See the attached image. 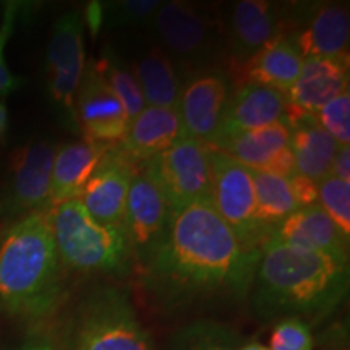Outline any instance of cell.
Instances as JSON below:
<instances>
[{
  "label": "cell",
  "instance_id": "obj_16",
  "mask_svg": "<svg viewBox=\"0 0 350 350\" xmlns=\"http://www.w3.org/2000/svg\"><path fill=\"white\" fill-rule=\"evenodd\" d=\"M75 124L83 139L99 144L119 143L129 130L130 120L124 106L93 62L85 68L77 91Z\"/></svg>",
  "mask_w": 350,
  "mask_h": 350
},
{
  "label": "cell",
  "instance_id": "obj_32",
  "mask_svg": "<svg viewBox=\"0 0 350 350\" xmlns=\"http://www.w3.org/2000/svg\"><path fill=\"white\" fill-rule=\"evenodd\" d=\"M20 10L21 3L10 0V2L3 5L2 20H0V98H5V96L15 93L21 86V83H23L21 78L15 77L10 72L5 59V47L8 41H10L13 31H15Z\"/></svg>",
  "mask_w": 350,
  "mask_h": 350
},
{
  "label": "cell",
  "instance_id": "obj_3",
  "mask_svg": "<svg viewBox=\"0 0 350 350\" xmlns=\"http://www.w3.org/2000/svg\"><path fill=\"white\" fill-rule=\"evenodd\" d=\"M49 209L21 217L3 229L0 312L10 317L46 318L64 295V266L52 235Z\"/></svg>",
  "mask_w": 350,
  "mask_h": 350
},
{
  "label": "cell",
  "instance_id": "obj_27",
  "mask_svg": "<svg viewBox=\"0 0 350 350\" xmlns=\"http://www.w3.org/2000/svg\"><path fill=\"white\" fill-rule=\"evenodd\" d=\"M93 64L99 75L112 90V93L122 103L129 120H133L146 107V103L143 99L137 78L131 73V68L126 67L120 55L109 44L103 49L99 59L94 60Z\"/></svg>",
  "mask_w": 350,
  "mask_h": 350
},
{
  "label": "cell",
  "instance_id": "obj_14",
  "mask_svg": "<svg viewBox=\"0 0 350 350\" xmlns=\"http://www.w3.org/2000/svg\"><path fill=\"white\" fill-rule=\"evenodd\" d=\"M222 34L230 73L239 75L245 64L271 39L281 34V7L266 0H240L222 18Z\"/></svg>",
  "mask_w": 350,
  "mask_h": 350
},
{
  "label": "cell",
  "instance_id": "obj_36",
  "mask_svg": "<svg viewBox=\"0 0 350 350\" xmlns=\"http://www.w3.org/2000/svg\"><path fill=\"white\" fill-rule=\"evenodd\" d=\"M88 28H90L91 36L96 38L100 29H103V2H90L85 10V20H83Z\"/></svg>",
  "mask_w": 350,
  "mask_h": 350
},
{
  "label": "cell",
  "instance_id": "obj_40",
  "mask_svg": "<svg viewBox=\"0 0 350 350\" xmlns=\"http://www.w3.org/2000/svg\"><path fill=\"white\" fill-rule=\"evenodd\" d=\"M2 234H3V229H2V224H0V239H2Z\"/></svg>",
  "mask_w": 350,
  "mask_h": 350
},
{
  "label": "cell",
  "instance_id": "obj_26",
  "mask_svg": "<svg viewBox=\"0 0 350 350\" xmlns=\"http://www.w3.org/2000/svg\"><path fill=\"white\" fill-rule=\"evenodd\" d=\"M255 182L256 196V219L266 234L273 232L282 224L286 219L294 214L297 206L288 178L274 175L262 170H252Z\"/></svg>",
  "mask_w": 350,
  "mask_h": 350
},
{
  "label": "cell",
  "instance_id": "obj_11",
  "mask_svg": "<svg viewBox=\"0 0 350 350\" xmlns=\"http://www.w3.org/2000/svg\"><path fill=\"white\" fill-rule=\"evenodd\" d=\"M83 36L81 15L70 10L57 20L47 47V93L75 130V98L86 68Z\"/></svg>",
  "mask_w": 350,
  "mask_h": 350
},
{
  "label": "cell",
  "instance_id": "obj_2",
  "mask_svg": "<svg viewBox=\"0 0 350 350\" xmlns=\"http://www.w3.org/2000/svg\"><path fill=\"white\" fill-rule=\"evenodd\" d=\"M349 274V260L269 239L261 250L247 300L261 323L323 319L347 299Z\"/></svg>",
  "mask_w": 350,
  "mask_h": 350
},
{
  "label": "cell",
  "instance_id": "obj_22",
  "mask_svg": "<svg viewBox=\"0 0 350 350\" xmlns=\"http://www.w3.org/2000/svg\"><path fill=\"white\" fill-rule=\"evenodd\" d=\"M107 148L109 144L80 139L64 144L55 151L51 175V208L62 201L78 198Z\"/></svg>",
  "mask_w": 350,
  "mask_h": 350
},
{
  "label": "cell",
  "instance_id": "obj_24",
  "mask_svg": "<svg viewBox=\"0 0 350 350\" xmlns=\"http://www.w3.org/2000/svg\"><path fill=\"white\" fill-rule=\"evenodd\" d=\"M131 73L148 106L177 109L183 81L174 59L163 47H152L135 60Z\"/></svg>",
  "mask_w": 350,
  "mask_h": 350
},
{
  "label": "cell",
  "instance_id": "obj_23",
  "mask_svg": "<svg viewBox=\"0 0 350 350\" xmlns=\"http://www.w3.org/2000/svg\"><path fill=\"white\" fill-rule=\"evenodd\" d=\"M304 57L282 34L266 44L245 64L239 78L242 83L268 86L286 96L300 75Z\"/></svg>",
  "mask_w": 350,
  "mask_h": 350
},
{
  "label": "cell",
  "instance_id": "obj_13",
  "mask_svg": "<svg viewBox=\"0 0 350 350\" xmlns=\"http://www.w3.org/2000/svg\"><path fill=\"white\" fill-rule=\"evenodd\" d=\"M167 200L143 170L131 178L126 196L124 229L138 271L151 260L167 234L170 221Z\"/></svg>",
  "mask_w": 350,
  "mask_h": 350
},
{
  "label": "cell",
  "instance_id": "obj_34",
  "mask_svg": "<svg viewBox=\"0 0 350 350\" xmlns=\"http://www.w3.org/2000/svg\"><path fill=\"white\" fill-rule=\"evenodd\" d=\"M292 188V195H294V200L297 206L300 208H308L313 206V204H318V187L317 182L310 180L308 177H304V175L295 174L288 178Z\"/></svg>",
  "mask_w": 350,
  "mask_h": 350
},
{
  "label": "cell",
  "instance_id": "obj_9",
  "mask_svg": "<svg viewBox=\"0 0 350 350\" xmlns=\"http://www.w3.org/2000/svg\"><path fill=\"white\" fill-rule=\"evenodd\" d=\"M139 167L159 188L172 211L196 201L211 203L208 146L200 142L183 137Z\"/></svg>",
  "mask_w": 350,
  "mask_h": 350
},
{
  "label": "cell",
  "instance_id": "obj_37",
  "mask_svg": "<svg viewBox=\"0 0 350 350\" xmlns=\"http://www.w3.org/2000/svg\"><path fill=\"white\" fill-rule=\"evenodd\" d=\"M20 350H60L59 345L51 336L47 334H33L25 340Z\"/></svg>",
  "mask_w": 350,
  "mask_h": 350
},
{
  "label": "cell",
  "instance_id": "obj_17",
  "mask_svg": "<svg viewBox=\"0 0 350 350\" xmlns=\"http://www.w3.org/2000/svg\"><path fill=\"white\" fill-rule=\"evenodd\" d=\"M286 111L287 99L282 93L255 83H240L227 104L224 122L216 142L261 126L284 124Z\"/></svg>",
  "mask_w": 350,
  "mask_h": 350
},
{
  "label": "cell",
  "instance_id": "obj_1",
  "mask_svg": "<svg viewBox=\"0 0 350 350\" xmlns=\"http://www.w3.org/2000/svg\"><path fill=\"white\" fill-rule=\"evenodd\" d=\"M260 258L261 250L240 242L211 203L196 201L170 213L167 234L139 281L161 313L245 301Z\"/></svg>",
  "mask_w": 350,
  "mask_h": 350
},
{
  "label": "cell",
  "instance_id": "obj_20",
  "mask_svg": "<svg viewBox=\"0 0 350 350\" xmlns=\"http://www.w3.org/2000/svg\"><path fill=\"white\" fill-rule=\"evenodd\" d=\"M292 247L349 260V237L319 204L297 209L271 235Z\"/></svg>",
  "mask_w": 350,
  "mask_h": 350
},
{
  "label": "cell",
  "instance_id": "obj_31",
  "mask_svg": "<svg viewBox=\"0 0 350 350\" xmlns=\"http://www.w3.org/2000/svg\"><path fill=\"white\" fill-rule=\"evenodd\" d=\"M319 126L334 139L339 146L350 143V94L349 91L339 94L317 112Z\"/></svg>",
  "mask_w": 350,
  "mask_h": 350
},
{
  "label": "cell",
  "instance_id": "obj_19",
  "mask_svg": "<svg viewBox=\"0 0 350 350\" xmlns=\"http://www.w3.org/2000/svg\"><path fill=\"white\" fill-rule=\"evenodd\" d=\"M284 124L291 130L288 148L294 156L295 172L317 183L326 178L339 144L319 126L317 117L297 111L288 103Z\"/></svg>",
  "mask_w": 350,
  "mask_h": 350
},
{
  "label": "cell",
  "instance_id": "obj_35",
  "mask_svg": "<svg viewBox=\"0 0 350 350\" xmlns=\"http://www.w3.org/2000/svg\"><path fill=\"white\" fill-rule=\"evenodd\" d=\"M332 177L350 182V146H339L331 165Z\"/></svg>",
  "mask_w": 350,
  "mask_h": 350
},
{
  "label": "cell",
  "instance_id": "obj_30",
  "mask_svg": "<svg viewBox=\"0 0 350 350\" xmlns=\"http://www.w3.org/2000/svg\"><path fill=\"white\" fill-rule=\"evenodd\" d=\"M159 3L161 2H157V0L103 2V26H106V28L148 26Z\"/></svg>",
  "mask_w": 350,
  "mask_h": 350
},
{
  "label": "cell",
  "instance_id": "obj_4",
  "mask_svg": "<svg viewBox=\"0 0 350 350\" xmlns=\"http://www.w3.org/2000/svg\"><path fill=\"white\" fill-rule=\"evenodd\" d=\"M51 229L62 266L77 273L126 278L135 266L124 226L96 221L77 198L49 209Z\"/></svg>",
  "mask_w": 350,
  "mask_h": 350
},
{
  "label": "cell",
  "instance_id": "obj_28",
  "mask_svg": "<svg viewBox=\"0 0 350 350\" xmlns=\"http://www.w3.org/2000/svg\"><path fill=\"white\" fill-rule=\"evenodd\" d=\"M237 332L224 323L200 319L182 326L172 336L169 350H239Z\"/></svg>",
  "mask_w": 350,
  "mask_h": 350
},
{
  "label": "cell",
  "instance_id": "obj_12",
  "mask_svg": "<svg viewBox=\"0 0 350 350\" xmlns=\"http://www.w3.org/2000/svg\"><path fill=\"white\" fill-rule=\"evenodd\" d=\"M230 96L229 73L224 70L208 67L190 72L177 106L183 137L211 146L224 122Z\"/></svg>",
  "mask_w": 350,
  "mask_h": 350
},
{
  "label": "cell",
  "instance_id": "obj_18",
  "mask_svg": "<svg viewBox=\"0 0 350 350\" xmlns=\"http://www.w3.org/2000/svg\"><path fill=\"white\" fill-rule=\"evenodd\" d=\"M349 91V62L329 57H306L286 99L297 111L317 116L329 100Z\"/></svg>",
  "mask_w": 350,
  "mask_h": 350
},
{
  "label": "cell",
  "instance_id": "obj_29",
  "mask_svg": "<svg viewBox=\"0 0 350 350\" xmlns=\"http://www.w3.org/2000/svg\"><path fill=\"white\" fill-rule=\"evenodd\" d=\"M318 204L344 235H350V183L327 175L317 183Z\"/></svg>",
  "mask_w": 350,
  "mask_h": 350
},
{
  "label": "cell",
  "instance_id": "obj_5",
  "mask_svg": "<svg viewBox=\"0 0 350 350\" xmlns=\"http://www.w3.org/2000/svg\"><path fill=\"white\" fill-rule=\"evenodd\" d=\"M70 350H154L124 288L94 287L68 327Z\"/></svg>",
  "mask_w": 350,
  "mask_h": 350
},
{
  "label": "cell",
  "instance_id": "obj_8",
  "mask_svg": "<svg viewBox=\"0 0 350 350\" xmlns=\"http://www.w3.org/2000/svg\"><path fill=\"white\" fill-rule=\"evenodd\" d=\"M281 7V34L300 55L349 62V3L300 2Z\"/></svg>",
  "mask_w": 350,
  "mask_h": 350
},
{
  "label": "cell",
  "instance_id": "obj_25",
  "mask_svg": "<svg viewBox=\"0 0 350 350\" xmlns=\"http://www.w3.org/2000/svg\"><path fill=\"white\" fill-rule=\"evenodd\" d=\"M291 130L286 124H273L221 138L209 148L224 152L252 170H262L279 151L286 150Z\"/></svg>",
  "mask_w": 350,
  "mask_h": 350
},
{
  "label": "cell",
  "instance_id": "obj_21",
  "mask_svg": "<svg viewBox=\"0 0 350 350\" xmlns=\"http://www.w3.org/2000/svg\"><path fill=\"white\" fill-rule=\"evenodd\" d=\"M183 138V126L177 109L146 106L130 122L119 146L130 161L142 165L169 150Z\"/></svg>",
  "mask_w": 350,
  "mask_h": 350
},
{
  "label": "cell",
  "instance_id": "obj_38",
  "mask_svg": "<svg viewBox=\"0 0 350 350\" xmlns=\"http://www.w3.org/2000/svg\"><path fill=\"white\" fill-rule=\"evenodd\" d=\"M7 130H8V109H7V104L0 99V142L5 138Z\"/></svg>",
  "mask_w": 350,
  "mask_h": 350
},
{
  "label": "cell",
  "instance_id": "obj_39",
  "mask_svg": "<svg viewBox=\"0 0 350 350\" xmlns=\"http://www.w3.org/2000/svg\"><path fill=\"white\" fill-rule=\"evenodd\" d=\"M239 350H269L268 345H262L258 340H252V342H247L243 345H240Z\"/></svg>",
  "mask_w": 350,
  "mask_h": 350
},
{
  "label": "cell",
  "instance_id": "obj_10",
  "mask_svg": "<svg viewBox=\"0 0 350 350\" xmlns=\"http://www.w3.org/2000/svg\"><path fill=\"white\" fill-rule=\"evenodd\" d=\"M55 146L33 142L16 148L8 159L5 185L0 195V224L18 221L51 208V175Z\"/></svg>",
  "mask_w": 350,
  "mask_h": 350
},
{
  "label": "cell",
  "instance_id": "obj_15",
  "mask_svg": "<svg viewBox=\"0 0 350 350\" xmlns=\"http://www.w3.org/2000/svg\"><path fill=\"white\" fill-rule=\"evenodd\" d=\"M138 167L126 157L119 143L109 144L77 200L96 221L109 226H124L126 196Z\"/></svg>",
  "mask_w": 350,
  "mask_h": 350
},
{
  "label": "cell",
  "instance_id": "obj_6",
  "mask_svg": "<svg viewBox=\"0 0 350 350\" xmlns=\"http://www.w3.org/2000/svg\"><path fill=\"white\" fill-rule=\"evenodd\" d=\"M148 26L163 49L191 72L214 67V57L224 44L221 16L182 0L161 2Z\"/></svg>",
  "mask_w": 350,
  "mask_h": 350
},
{
  "label": "cell",
  "instance_id": "obj_33",
  "mask_svg": "<svg viewBox=\"0 0 350 350\" xmlns=\"http://www.w3.org/2000/svg\"><path fill=\"white\" fill-rule=\"evenodd\" d=\"M313 334L310 325L299 318L275 321L269 336V350H313Z\"/></svg>",
  "mask_w": 350,
  "mask_h": 350
},
{
  "label": "cell",
  "instance_id": "obj_7",
  "mask_svg": "<svg viewBox=\"0 0 350 350\" xmlns=\"http://www.w3.org/2000/svg\"><path fill=\"white\" fill-rule=\"evenodd\" d=\"M211 170V204L240 242L253 250H262L269 235L256 219L253 172L224 152L208 146Z\"/></svg>",
  "mask_w": 350,
  "mask_h": 350
}]
</instances>
